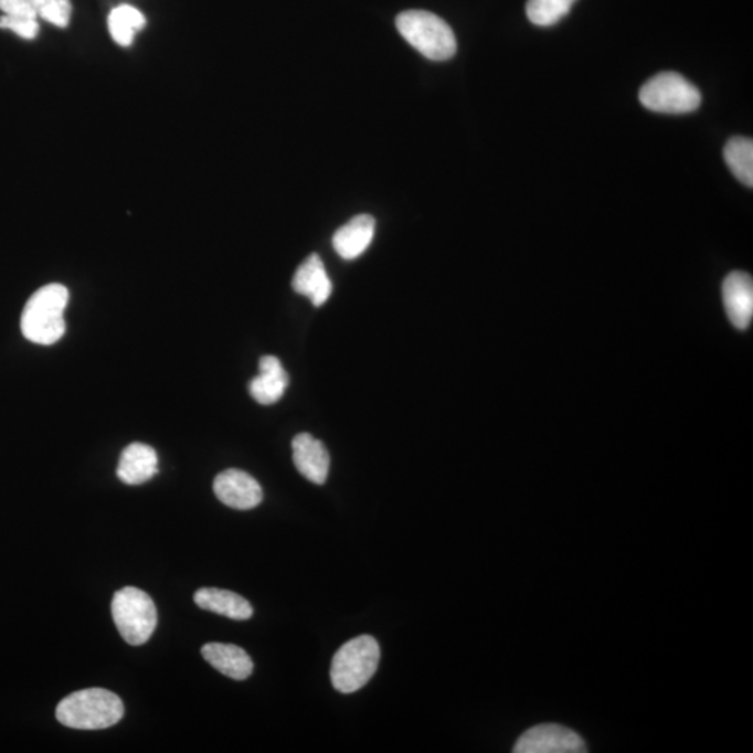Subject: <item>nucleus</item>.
<instances>
[{
  "label": "nucleus",
  "mask_w": 753,
  "mask_h": 753,
  "mask_svg": "<svg viewBox=\"0 0 753 753\" xmlns=\"http://www.w3.org/2000/svg\"><path fill=\"white\" fill-rule=\"evenodd\" d=\"M110 609L121 638L131 646L145 645L157 628L156 604L140 588H120L115 593Z\"/></svg>",
  "instance_id": "nucleus-5"
},
{
  "label": "nucleus",
  "mask_w": 753,
  "mask_h": 753,
  "mask_svg": "<svg viewBox=\"0 0 753 753\" xmlns=\"http://www.w3.org/2000/svg\"><path fill=\"white\" fill-rule=\"evenodd\" d=\"M396 29L410 44L429 61H448L456 53L453 29L426 10H407L396 18Z\"/></svg>",
  "instance_id": "nucleus-3"
},
{
  "label": "nucleus",
  "mask_w": 753,
  "mask_h": 753,
  "mask_svg": "<svg viewBox=\"0 0 753 753\" xmlns=\"http://www.w3.org/2000/svg\"><path fill=\"white\" fill-rule=\"evenodd\" d=\"M291 449L299 474L315 485H325L331 464L326 445L309 433H300L291 442Z\"/></svg>",
  "instance_id": "nucleus-9"
},
{
  "label": "nucleus",
  "mask_w": 753,
  "mask_h": 753,
  "mask_svg": "<svg viewBox=\"0 0 753 753\" xmlns=\"http://www.w3.org/2000/svg\"><path fill=\"white\" fill-rule=\"evenodd\" d=\"M68 290L61 284L42 286L26 301L21 315V332L29 341L53 344L65 336Z\"/></svg>",
  "instance_id": "nucleus-2"
},
{
  "label": "nucleus",
  "mask_w": 753,
  "mask_h": 753,
  "mask_svg": "<svg viewBox=\"0 0 753 753\" xmlns=\"http://www.w3.org/2000/svg\"><path fill=\"white\" fill-rule=\"evenodd\" d=\"M118 477L125 485L139 486L158 474V455L150 445L132 443L120 455Z\"/></svg>",
  "instance_id": "nucleus-12"
},
{
  "label": "nucleus",
  "mask_w": 753,
  "mask_h": 753,
  "mask_svg": "<svg viewBox=\"0 0 753 753\" xmlns=\"http://www.w3.org/2000/svg\"><path fill=\"white\" fill-rule=\"evenodd\" d=\"M639 99L646 109L654 113L682 115L697 110L701 106L702 95L681 74L662 72L644 84Z\"/></svg>",
  "instance_id": "nucleus-6"
},
{
  "label": "nucleus",
  "mask_w": 753,
  "mask_h": 753,
  "mask_svg": "<svg viewBox=\"0 0 753 753\" xmlns=\"http://www.w3.org/2000/svg\"><path fill=\"white\" fill-rule=\"evenodd\" d=\"M516 753H580L586 744L575 731L560 724H540L527 731L518 740Z\"/></svg>",
  "instance_id": "nucleus-7"
},
{
  "label": "nucleus",
  "mask_w": 753,
  "mask_h": 753,
  "mask_svg": "<svg viewBox=\"0 0 753 753\" xmlns=\"http://www.w3.org/2000/svg\"><path fill=\"white\" fill-rule=\"evenodd\" d=\"M201 655L215 670L232 678V680L243 681L252 676L254 668L252 657L238 646L206 644L201 649Z\"/></svg>",
  "instance_id": "nucleus-15"
},
{
  "label": "nucleus",
  "mask_w": 753,
  "mask_h": 753,
  "mask_svg": "<svg viewBox=\"0 0 753 753\" xmlns=\"http://www.w3.org/2000/svg\"><path fill=\"white\" fill-rule=\"evenodd\" d=\"M380 657V645L373 636L360 635L347 641L332 659L333 688L341 693L358 692L375 675Z\"/></svg>",
  "instance_id": "nucleus-4"
},
{
  "label": "nucleus",
  "mask_w": 753,
  "mask_h": 753,
  "mask_svg": "<svg viewBox=\"0 0 753 753\" xmlns=\"http://www.w3.org/2000/svg\"><path fill=\"white\" fill-rule=\"evenodd\" d=\"M214 492L222 503L238 511L256 508L264 497L258 481L238 469H227L216 476Z\"/></svg>",
  "instance_id": "nucleus-8"
},
{
  "label": "nucleus",
  "mask_w": 753,
  "mask_h": 753,
  "mask_svg": "<svg viewBox=\"0 0 753 753\" xmlns=\"http://www.w3.org/2000/svg\"><path fill=\"white\" fill-rule=\"evenodd\" d=\"M374 233L375 220L373 216L358 215L347 225L339 227L332 237V245L343 259H354L368 251L371 242H373Z\"/></svg>",
  "instance_id": "nucleus-13"
},
{
  "label": "nucleus",
  "mask_w": 753,
  "mask_h": 753,
  "mask_svg": "<svg viewBox=\"0 0 753 753\" xmlns=\"http://www.w3.org/2000/svg\"><path fill=\"white\" fill-rule=\"evenodd\" d=\"M725 163L740 182L753 185V141L747 137H733L724 147Z\"/></svg>",
  "instance_id": "nucleus-18"
},
{
  "label": "nucleus",
  "mask_w": 753,
  "mask_h": 753,
  "mask_svg": "<svg viewBox=\"0 0 753 753\" xmlns=\"http://www.w3.org/2000/svg\"><path fill=\"white\" fill-rule=\"evenodd\" d=\"M291 288L301 296L310 299L311 304L320 307L332 294V283L326 272L325 263L318 254H311L296 269Z\"/></svg>",
  "instance_id": "nucleus-11"
},
{
  "label": "nucleus",
  "mask_w": 753,
  "mask_h": 753,
  "mask_svg": "<svg viewBox=\"0 0 753 753\" xmlns=\"http://www.w3.org/2000/svg\"><path fill=\"white\" fill-rule=\"evenodd\" d=\"M146 18L139 9L121 4L110 12L108 18V29L116 44L130 46L135 41L136 33L145 29Z\"/></svg>",
  "instance_id": "nucleus-17"
},
{
  "label": "nucleus",
  "mask_w": 753,
  "mask_h": 753,
  "mask_svg": "<svg viewBox=\"0 0 753 753\" xmlns=\"http://www.w3.org/2000/svg\"><path fill=\"white\" fill-rule=\"evenodd\" d=\"M125 707L118 694L103 688L83 689L57 704L56 719L76 730H104L118 724Z\"/></svg>",
  "instance_id": "nucleus-1"
},
{
  "label": "nucleus",
  "mask_w": 753,
  "mask_h": 753,
  "mask_svg": "<svg viewBox=\"0 0 753 753\" xmlns=\"http://www.w3.org/2000/svg\"><path fill=\"white\" fill-rule=\"evenodd\" d=\"M35 10L36 15L53 25L65 29L71 23L72 2L71 0H29Z\"/></svg>",
  "instance_id": "nucleus-20"
},
{
  "label": "nucleus",
  "mask_w": 753,
  "mask_h": 753,
  "mask_svg": "<svg viewBox=\"0 0 753 753\" xmlns=\"http://www.w3.org/2000/svg\"><path fill=\"white\" fill-rule=\"evenodd\" d=\"M194 602L206 612L224 615L236 622H245L253 617L252 604L237 593L224 591V588H200L194 593Z\"/></svg>",
  "instance_id": "nucleus-16"
},
{
  "label": "nucleus",
  "mask_w": 753,
  "mask_h": 753,
  "mask_svg": "<svg viewBox=\"0 0 753 753\" xmlns=\"http://www.w3.org/2000/svg\"><path fill=\"white\" fill-rule=\"evenodd\" d=\"M0 10L10 18L39 19L29 0H0Z\"/></svg>",
  "instance_id": "nucleus-22"
},
{
  "label": "nucleus",
  "mask_w": 753,
  "mask_h": 753,
  "mask_svg": "<svg viewBox=\"0 0 753 753\" xmlns=\"http://www.w3.org/2000/svg\"><path fill=\"white\" fill-rule=\"evenodd\" d=\"M289 385V375L283 363L275 357L259 359V374L251 383V394L262 405H273L284 396Z\"/></svg>",
  "instance_id": "nucleus-14"
},
{
  "label": "nucleus",
  "mask_w": 753,
  "mask_h": 753,
  "mask_svg": "<svg viewBox=\"0 0 753 753\" xmlns=\"http://www.w3.org/2000/svg\"><path fill=\"white\" fill-rule=\"evenodd\" d=\"M0 29L13 31L24 40H34L40 33L39 19L10 18L4 14L0 18Z\"/></svg>",
  "instance_id": "nucleus-21"
},
{
  "label": "nucleus",
  "mask_w": 753,
  "mask_h": 753,
  "mask_svg": "<svg viewBox=\"0 0 753 753\" xmlns=\"http://www.w3.org/2000/svg\"><path fill=\"white\" fill-rule=\"evenodd\" d=\"M576 0H528V19L534 25L551 26L570 13Z\"/></svg>",
  "instance_id": "nucleus-19"
},
{
  "label": "nucleus",
  "mask_w": 753,
  "mask_h": 753,
  "mask_svg": "<svg viewBox=\"0 0 753 753\" xmlns=\"http://www.w3.org/2000/svg\"><path fill=\"white\" fill-rule=\"evenodd\" d=\"M723 300L731 325L739 330L750 328L753 317V280L751 275L731 273L723 284Z\"/></svg>",
  "instance_id": "nucleus-10"
}]
</instances>
